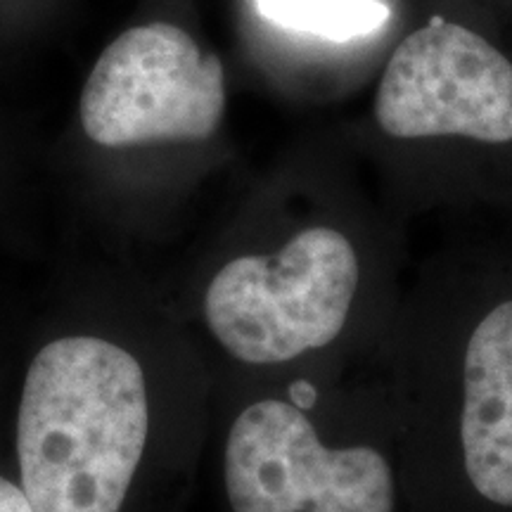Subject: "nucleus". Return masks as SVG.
<instances>
[{
    "instance_id": "6",
    "label": "nucleus",
    "mask_w": 512,
    "mask_h": 512,
    "mask_svg": "<svg viewBox=\"0 0 512 512\" xmlns=\"http://www.w3.org/2000/svg\"><path fill=\"white\" fill-rule=\"evenodd\" d=\"M463 361L467 479L484 501L512 510V299L479 320Z\"/></svg>"
},
{
    "instance_id": "4",
    "label": "nucleus",
    "mask_w": 512,
    "mask_h": 512,
    "mask_svg": "<svg viewBox=\"0 0 512 512\" xmlns=\"http://www.w3.org/2000/svg\"><path fill=\"white\" fill-rule=\"evenodd\" d=\"M226 489L235 512H394L392 467L370 446L328 448L292 403L256 401L230 427Z\"/></svg>"
},
{
    "instance_id": "3",
    "label": "nucleus",
    "mask_w": 512,
    "mask_h": 512,
    "mask_svg": "<svg viewBox=\"0 0 512 512\" xmlns=\"http://www.w3.org/2000/svg\"><path fill=\"white\" fill-rule=\"evenodd\" d=\"M79 110L86 136L105 147L207 140L226 110V72L188 31L152 22L105 48Z\"/></svg>"
},
{
    "instance_id": "5",
    "label": "nucleus",
    "mask_w": 512,
    "mask_h": 512,
    "mask_svg": "<svg viewBox=\"0 0 512 512\" xmlns=\"http://www.w3.org/2000/svg\"><path fill=\"white\" fill-rule=\"evenodd\" d=\"M394 138L512 140V64L486 38L434 17L399 43L375 98Z\"/></svg>"
},
{
    "instance_id": "8",
    "label": "nucleus",
    "mask_w": 512,
    "mask_h": 512,
    "mask_svg": "<svg viewBox=\"0 0 512 512\" xmlns=\"http://www.w3.org/2000/svg\"><path fill=\"white\" fill-rule=\"evenodd\" d=\"M0 512H34L27 494L3 477H0Z\"/></svg>"
},
{
    "instance_id": "1",
    "label": "nucleus",
    "mask_w": 512,
    "mask_h": 512,
    "mask_svg": "<svg viewBox=\"0 0 512 512\" xmlns=\"http://www.w3.org/2000/svg\"><path fill=\"white\" fill-rule=\"evenodd\" d=\"M140 363L98 337L50 342L31 363L17 422L34 512H119L147 441Z\"/></svg>"
},
{
    "instance_id": "2",
    "label": "nucleus",
    "mask_w": 512,
    "mask_h": 512,
    "mask_svg": "<svg viewBox=\"0 0 512 512\" xmlns=\"http://www.w3.org/2000/svg\"><path fill=\"white\" fill-rule=\"evenodd\" d=\"M358 256L332 228H309L273 256H240L211 280L204 313L216 339L245 363H283L328 347L358 290Z\"/></svg>"
},
{
    "instance_id": "7",
    "label": "nucleus",
    "mask_w": 512,
    "mask_h": 512,
    "mask_svg": "<svg viewBox=\"0 0 512 512\" xmlns=\"http://www.w3.org/2000/svg\"><path fill=\"white\" fill-rule=\"evenodd\" d=\"M254 8L275 27L328 41H354L389 22L382 0H254Z\"/></svg>"
}]
</instances>
